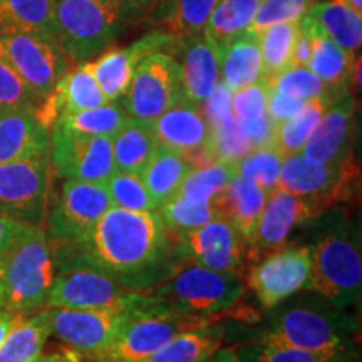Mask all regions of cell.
<instances>
[{"label":"cell","instance_id":"1","mask_svg":"<svg viewBox=\"0 0 362 362\" xmlns=\"http://www.w3.org/2000/svg\"><path fill=\"white\" fill-rule=\"evenodd\" d=\"M54 255L84 262L134 291H151L181 264L158 210L131 211L116 206L98 220L79 247Z\"/></svg>","mask_w":362,"mask_h":362},{"label":"cell","instance_id":"2","mask_svg":"<svg viewBox=\"0 0 362 362\" xmlns=\"http://www.w3.org/2000/svg\"><path fill=\"white\" fill-rule=\"evenodd\" d=\"M359 320L337 309L315 292L293 293L262 317L255 336L247 339L296 347L310 352H341L354 349Z\"/></svg>","mask_w":362,"mask_h":362},{"label":"cell","instance_id":"3","mask_svg":"<svg viewBox=\"0 0 362 362\" xmlns=\"http://www.w3.org/2000/svg\"><path fill=\"white\" fill-rule=\"evenodd\" d=\"M310 250V272L305 288L324 297L337 309L359 304L362 292V255L359 228L337 221Z\"/></svg>","mask_w":362,"mask_h":362},{"label":"cell","instance_id":"4","mask_svg":"<svg viewBox=\"0 0 362 362\" xmlns=\"http://www.w3.org/2000/svg\"><path fill=\"white\" fill-rule=\"evenodd\" d=\"M242 275L181 262L171 274L149 291L155 307L225 320L226 312L242 300Z\"/></svg>","mask_w":362,"mask_h":362},{"label":"cell","instance_id":"5","mask_svg":"<svg viewBox=\"0 0 362 362\" xmlns=\"http://www.w3.org/2000/svg\"><path fill=\"white\" fill-rule=\"evenodd\" d=\"M56 257V255H54ZM56 279L49 291L45 309H96L139 312L158 309L149 291H134L111 275L84 262L56 257Z\"/></svg>","mask_w":362,"mask_h":362},{"label":"cell","instance_id":"6","mask_svg":"<svg viewBox=\"0 0 362 362\" xmlns=\"http://www.w3.org/2000/svg\"><path fill=\"white\" fill-rule=\"evenodd\" d=\"M56 270V257L45 228L33 226L4 260L0 307L24 317L45 309Z\"/></svg>","mask_w":362,"mask_h":362},{"label":"cell","instance_id":"7","mask_svg":"<svg viewBox=\"0 0 362 362\" xmlns=\"http://www.w3.org/2000/svg\"><path fill=\"white\" fill-rule=\"evenodd\" d=\"M99 0H54L52 40L71 64L93 61L126 30Z\"/></svg>","mask_w":362,"mask_h":362},{"label":"cell","instance_id":"8","mask_svg":"<svg viewBox=\"0 0 362 362\" xmlns=\"http://www.w3.org/2000/svg\"><path fill=\"white\" fill-rule=\"evenodd\" d=\"M111 206L106 183L66 180L47 215L45 233L54 252L79 247Z\"/></svg>","mask_w":362,"mask_h":362},{"label":"cell","instance_id":"9","mask_svg":"<svg viewBox=\"0 0 362 362\" xmlns=\"http://www.w3.org/2000/svg\"><path fill=\"white\" fill-rule=\"evenodd\" d=\"M211 320L203 315L170 309L131 312L126 322L99 361L141 362L180 334L198 329Z\"/></svg>","mask_w":362,"mask_h":362},{"label":"cell","instance_id":"10","mask_svg":"<svg viewBox=\"0 0 362 362\" xmlns=\"http://www.w3.org/2000/svg\"><path fill=\"white\" fill-rule=\"evenodd\" d=\"M359 168L354 158L341 163L312 160L300 153L285 158L275 189L309 200L322 214L349 198Z\"/></svg>","mask_w":362,"mask_h":362},{"label":"cell","instance_id":"11","mask_svg":"<svg viewBox=\"0 0 362 362\" xmlns=\"http://www.w3.org/2000/svg\"><path fill=\"white\" fill-rule=\"evenodd\" d=\"M0 59L44 104L52 96L71 61L51 37L34 33H0Z\"/></svg>","mask_w":362,"mask_h":362},{"label":"cell","instance_id":"12","mask_svg":"<svg viewBox=\"0 0 362 362\" xmlns=\"http://www.w3.org/2000/svg\"><path fill=\"white\" fill-rule=\"evenodd\" d=\"M51 175L49 156L0 163V216L19 223L44 226Z\"/></svg>","mask_w":362,"mask_h":362},{"label":"cell","instance_id":"13","mask_svg":"<svg viewBox=\"0 0 362 362\" xmlns=\"http://www.w3.org/2000/svg\"><path fill=\"white\" fill-rule=\"evenodd\" d=\"M183 79L178 59L170 52H151L136 67L123 98L126 115L153 123L183 99Z\"/></svg>","mask_w":362,"mask_h":362},{"label":"cell","instance_id":"14","mask_svg":"<svg viewBox=\"0 0 362 362\" xmlns=\"http://www.w3.org/2000/svg\"><path fill=\"white\" fill-rule=\"evenodd\" d=\"M49 160L54 175L64 180L106 183L115 173L111 138L76 133L51 124V149Z\"/></svg>","mask_w":362,"mask_h":362},{"label":"cell","instance_id":"15","mask_svg":"<svg viewBox=\"0 0 362 362\" xmlns=\"http://www.w3.org/2000/svg\"><path fill=\"white\" fill-rule=\"evenodd\" d=\"M51 336L83 356L86 361H99L111 347L131 312L96 309H47Z\"/></svg>","mask_w":362,"mask_h":362},{"label":"cell","instance_id":"16","mask_svg":"<svg viewBox=\"0 0 362 362\" xmlns=\"http://www.w3.org/2000/svg\"><path fill=\"white\" fill-rule=\"evenodd\" d=\"M310 272L309 247H282L250 265L248 288L265 310L304 291Z\"/></svg>","mask_w":362,"mask_h":362},{"label":"cell","instance_id":"17","mask_svg":"<svg viewBox=\"0 0 362 362\" xmlns=\"http://www.w3.org/2000/svg\"><path fill=\"white\" fill-rule=\"evenodd\" d=\"M173 242L181 262L238 275L245 267L247 240L220 215Z\"/></svg>","mask_w":362,"mask_h":362},{"label":"cell","instance_id":"18","mask_svg":"<svg viewBox=\"0 0 362 362\" xmlns=\"http://www.w3.org/2000/svg\"><path fill=\"white\" fill-rule=\"evenodd\" d=\"M320 211L309 200L274 189L267 198L259 223L247 242V262L250 265L269 253L287 245L298 226L317 218Z\"/></svg>","mask_w":362,"mask_h":362},{"label":"cell","instance_id":"19","mask_svg":"<svg viewBox=\"0 0 362 362\" xmlns=\"http://www.w3.org/2000/svg\"><path fill=\"white\" fill-rule=\"evenodd\" d=\"M176 39L178 37L175 34L156 30V33L146 34L128 47L106 49L93 61H89L94 79L106 96L107 103H116L124 96L136 67L143 57L151 52H170V49L175 47Z\"/></svg>","mask_w":362,"mask_h":362},{"label":"cell","instance_id":"20","mask_svg":"<svg viewBox=\"0 0 362 362\" xmlns=\"http://www.w3.org/2000/svg\"><path fill=\"white\" fill-rule=\"evenodd\" d=\"M356 96L351 93L337 98L312 131L300 155L324 163H341L354 158Z\"/></svg>","mask_w":362,"mask_h":362},{"label":"cell","instance_id":"21","mask_svg":"<svg viewBox=\"0 0 362 362\" xmlns=\"http://www.w3.org/2000/svg\"><path fill=\"white\" fill-rule=\"evenodd\" d=\"M173 51L180 54L185 99L202 106L220 84V51L203 33L178 37Z\"/></svg>","mask_w":362,"mask_h":362},{"label":"cell","instance_id":"22","mask_svg":"<svg viewBox=\"0 0 362 362\" xmlns=\"http://www.w3.org/2000/svg\"><path fill=\"white\" fill-rule=\"evenodd\" d=\"M156 143L181 155L211 149V126L200 104L181 99L151 123Z\"/></svg>","mask_w":362,"mask_h":362},{"label":"cell","instance_id":"23","mask_svg":"<svg viewBox=\"0 0 362 362\" xmlns=\"http://www.w3.org/2000/svg\"><path fill=\"white\" fill-rule=\"evenodd\" d=\"M51 149V128L37 112L0 110V163L47 158Z\"/></svg>","mask_w":362,"mask_h":362},{"label":"cell","instance_id":"24","mask_svg":"<svg viewBox=\"0 0 362 362\" xmlns=\"http://www.w3.org/2000/svg\"><path fill=\"white\" fill-rule=\"evenodd\" d=\"M106 103L107 99L94 79L89 61L81 62L74 69L67 71L59 81L52 96L40 111V121L51 128L57 116L93 110Z\"/></svg>","mask_w":362,"mask_h":362},{"label":"cell","instance_id":"25","mask_svg":"<svg viewBox=\"0 0 362 362\" xmlns=\"http://www.w3.org/2000/svg\"><path fill=\"white\" fill-rule=\"evenodd\" d=\"M300 27L307 29L312 35V56L309 69L325 84L330 93L341 94L349 93L351 74L354 69L356 57L329 39L317 27L314 19L307 13L300 19Z\"/></svg>","mask_w":362,"mask_h":362},{"label":"cell","instance_id":"26","mask_svg":"<svg viewBox=\"0 0 362 362\" xmlns=\"http://www.w3.org/2000/svg\"><path fill=\"white\" fill-rule=\"evenodd\" d=\"M270 193L235 175L223 192L211 202L216 215L230 221L243 238L250 240Z\"/></svg>","mask_w":362,"mask_h":362},{"label":"cell","instance_id":"27","mask_svg":"<svg viewBox=\"0 0 362 362\" xmlns=\"http://www.w3.org/2000/svg\"><path fill=\"white\" fill-rule=\"evenodd\" d=\"M265 79L259 34L247 30L220 51V81L237 90Z\"/></svg>","mask_w":362,"mask_h":362},{"label":"cell","instance_id":"28","mask_svg":"<svg viewBox=\"0 0 362 362\" xmlns=\"http://www.w3.org/2000/svg\"><path fill=\"white\" fill-rule=\"evenodd\" d=\"M226 325L221 319L171 339L141 362H206L223 347Z\"/></svg>","mask_w":362,"mask_h":362},{"label":"cell","instance_id":"29","mask_svg":"<svg viewBox=\"0 0 362 362\" xmlns=\"http://www.w3.org/2000/svg\"><path fill=\"white\" fill-rule=\"evenodd\" d=\"M116 171L141 175L156 151L158 143L151 123L128 117L123 128L111 138Z\"/></svg>","mask_w":362,"mask_h":362},{"label":"cell","instance_id":"30","mask_svg":"<svg viewBox=\"0 0 362 362\" xmlns=\"http://www.w3.org/2000/svg\"><path fill=\"white\" fill-rule=\"evenodd\" d=\"M322 33L337 45L356 56L362 44V19L361 12L352 8L346 0H327L317 2L309 11Z\"/></svg>","mask_w":362,"mask_h":362},{"label":"cell","instance_id":"31","mask_svg":"<svg viewBox=\"0 0 362 362\" xmlns=\"http://www.w3.org/2000/svg\"><path fill=\"white\" fill-rule=\"evenodd\" d=\"M192 170L193 168L181 153L158 144L151 160L141 171L143 183L155 203L156 210L158 206L178 193L181 183Z\"/></svg>","mask_w":362,"mask_h":362},{"label":"cell","instance_id":"32","mask_svg":"<svg viewBox=\"0 0 362 362\" xmlns=\"http://www.w3.org/2000/svg\"><path fill=\"white\" fill-rule=\"evenodd\" d=\"M264 0H218L208 17L203 35L218 51L250 29Z\"/></svg>","mask_w":362,"mask_h":362},{"label":"cell","instance_id":"33","mask_svg":"<svg viewBox=\"0 0 362 362\" xmlns=\"http://www.w3.org/2000/svg\"><path fill=\"white\" fill-rule=\"evenodd\" d=\"M337 98L334 94H324V96L309 99L304 103L302 110L288 117L284 123L275 124L274 138H272V144L279 149L280 155L284 158H288L292 155L300 153L302 146H304L307 138H309L312 131L327 111V107L336 101Z\"/></svg>","mask_w":362,"mask_h":362},{"label":"cell","instance_id":"34","mask_svg":"<svg viewBox=\"0 0 362 362\" xmlns=\"http://www.w3.org/2000/svg\"><path fill=\"white\" fill-rule=\"evenodd\" d=\"M49 337L51 320L47 309L24 317L0 344V362H30L42 352Z\"/></svg>","mask_w":362,"mask_h":362},{"label":"cell","instance_id":"35","mask_svg":"<svg viewBox=\"0 0 362 362\" xmlns=\"http://www.w3.org/2000/svg\"><path fill=\"white\" fill-rule=\"evenodd\" d=\"M54 0H0V33H34L52 39Z\"/></svg>","mask_w":362,"mask_h":362},{"label":"cell","instance_id":"36","mask_svg":"<svg viewBox=\"0 0 362 362\" xmlns=\"http://www.w3.org/2000/svg\"><path fill=\"white\" fill-rule=\"evenodd\" d=\"M158 214L171 238L178 240L214 220L216 210L210 202H194L176 193L175 197L158 206Z\"/></svg>","mask_w":362,"mask_h":362},{"label":"cell","instance_id":"37","mask_svg":"<svg viewBox=\"0 0 362 362\" xmlns=\"http://www.w3.org/2000/svg\"><path fill=\"white\" fill-rule=\"evenodd\" d=\"M298 22L300 21L282 22V24L270 25L259 33L265 79L291 67L293 45H296L298 33H300Z\"/></svg>","mask_w":362,"mask_h":362},{"label":"cell","instance_id":"38","mask_svg":"<svg viewBox=\"0 0 362 362\" xmlns=\"http://www.w3.org/2000/svg\"><path fill=\"white\" fill-rule=\"evenodd\" d=\"M128 117L129 116L126 115L121 104L106 103L99 107H93V110L57 116L54 123H59L67 129L76 131V133L112 138L117 131L123 128Z\"/></svg>","mask_w":362,"mask_h":362},{"label":"cell","instance_id":"39","mask_svg":"<svg viewBox=\"0 0 362 362\" xmlns=\"http://www.w3.org/2000/svg\"><path fill=\"white\" fill-rule=\"evenodd\" d=\"M237 175V165L216 160L211 165L189 171L178 189L180 194L194 202H214Z\"/></svg>","mask_w":362,"mask_h":362},{"label":"cell","instance_id":"40","mask_svg":"<svg viewBox=\"0 0 362 362\" xmlns=\"http://www.w3.org/2000/svg\"><path fill=\"white\" fill-rule=\"evenodd\" d=\"M285 158L274 144L253 148L247 156L237 163V176L250 181L267 193H272L277 187V180L282 170Z\"/></svg>","mask_w":362,"mask_h":362},{"label":"cell","instance_id":"41","mask_svg":"<svg viewBox=\"0 0 362 362\" xmlns=\"http://www.w3.org/2000/svg\"><path fill=\"white\" fill-rule=\"evenodd\" d=\"M218 0H171L161 22L176 37L202 34Z\"/></svg>","mask_w":362,"mask_h":362},{"label":"cell","instance_id":"42","mask_svg":"<svg viewBox=\"0 0 362 362\" xmlns=\"http://www.w3.org/2000/svg\"><path fill=\"white\" fill-rule=\"evenodd\" d=\"M252 149L250 139L232 111L211 124V153L215 160L237 165Z\"/></svg>","mask_w":362,"mask_h":362},{"label":"cell","instance_id":"43","mask_svg":"<svg viewBox=\"0 0 362 362\" xmlns=\"http://www.w3.org/2000/svg\"><path fill=\"white\" fill-rule=\"evenodd\" d=\"M235 351L242 362H327L337 354V352H310L265 341L247 342L235 347Z\"/></svg>","mask_w":362,"mask_h":362},{"label":"cell","instance_id":"44","mask_svg":"<svg viewBox=\"0 0 362 362\" xmlns=\"http://www.w3.org/2000/svg\"><path fill=\"white\" fill-rule=\"evenodd\" d=\"M265 84L272 90H277L284 96L298 99V101L304 103L309 101V99L324 96V94H334L325 88V84L317 78L309 67L291 66L285 71L279 72V74L265 79ZM334 96H337V94H334Z\"/></svg>","mask_w":362,"mask_h":362},{"label":"cell","instance_id":"45","mask_svg":"<svg viewBox=\"0 0 362 362\" xmlns=\"http://www.w3.org/2000/svg\"><path fill=\"white\" fill-rule=\"evenodd\" d=\"M111 205L131 211H151L156 210L155 203L144 187L141 175L115 171L106 181Z\"/></svg>","mask_w":362,"mask_h":362},{"label":"cell","instance_id":"46","mask_svg":"<svg viewBox=\"0 0 362 362\" xmlns=\"http://www.w3.org/2000/svg\"><path fill=\"white\" fill-rule=\"evenodd\" d=\"M0 110L34 111L39 117L42 111V103L2 59H0Z\"/></svg>","mask_w":362,"mask_h":362},{"label":"cell","instance_id":"47","mask_svg":"<svg viewBox=\"0 0 362 362\" xmlns=\"http://www.w3.org/2000/svg\"><path fill=\"white\" fill-rule=\"evenodd\" d=\"M315 4L317 0H264L248 30L259 34L270 25L300 21Z\"/></svg>","mask_w":362,"mask_h":362},{"label":"cell","instance_id":"48","mask_svg":"<svg viewBox=\"0 0 362 362\" xmlns=\"http://www.w3.org/2000/svg\"><path fill=\"white\" fill-rule=\"evenodd\" d=\"M267 98H269V88L265 81H259L255 84L232 90L230 111L240 123L260 119L267 115Z\"/></svg>","mask_w":362,"mask_h":362},{"label":"cell","instance_id":"49","mask_svg":"<svg viewBox=\"0 0 362 362\" xmlns=\"http://www.w3.org/2000/svg\"><path fill=\"white\" fill-rule=\"evenodd\" d=\"M104 7L123 24H139L144 17L151 16L160 0H99Z\"/></svg>","mask_w":362,"mask_h":362},{"label":"cell","instance_id":"50","mask_svg":"<svg viewBox=\"0 0 362 362\" xmlns=\"http://www.w3.org/2000/svg\"><path fill=\"white\" fill-rule=\"evenodd\" d=\"M302 106H304V101L284 96V94L277 93V90L269 89V98H267V116L270 117L274 124L284 123L288 117L297 115V112L302 110Z\"/></svg>","mask_w":362,"mask_h":362},{"label":"cell","instance_id":"51","mask_svg":"<svg viewBox=\"0 0 362 362\" xmlns=\"http://www.w3.org/2000/svg\"><path fill=\"white\" fill-rule=\"evenodd\" d=\"M30 228H33V225L19 223V221L0 216V264H4L12 248Z\"/></svg>","mask_w":362,"mask_h":362},{"label":"cell","instance_id":"52","mask_svg":"<svg viewBox=\"0 0 362 362\" xmlns=\"http://www.w3.org/2000/svg\"><path fill=\"white\" fill-rule=\"evenodd\" d=\"M243 131L250 139L253 148L265 146V144H272V138H274L275 124L272 123L269 116L260 117V119L255 121H247V123H242Z\"/></svg>","mask_w":362,"mask_h":362},{"label":"cell","instance_id":"53","mask_svg":"<svg viewBox=\"0 0 362 362\" xmlns=\"http://www.w3.org/2000/svg\"><path fill=\"white\" fill-rule=\"evenodd\" d=\"M298 24H300V22H298ZM310 56H312V35L309 30L304 29V27H300V33H298L296 45H293L291 66L307 67L309 66Z\"/></svg>","mask_w":362,"mask_h":362},{"label":"cell","instance_id":"54","mask_svg":"<svg viewBox=\"0 0 362 362\" xmlns=\"http://www.w3.org/2000/svg\"><path fill=\"white\" fill-rule=\"evenodd\" d=\"M30 362H84L83 356H79L78 352L72 351L71 347L62 346L61 349L51 351V352H40L37 357H34Z\"/></svg>","mask_w":362,"mask_h":362},{"label":"cell","instance_id":"55","mask_svg":"<svg viewBox=\"0 0 362 362\" xmlns=\"http://www.w3.org/2000/svg\"><path fill=\"white\" fill-rule=\"evenodd\" d=\"M22 319H24V315L16 314V312L0 307V344L6 341V337L13 329V325L19 324Z\"/></svg>","mask_w":362,"mask_h":362},{"label":"cell","instance_id":"56","mask_svg":"<svg viewBox=\"0 0 362 362\" xmlns=\"http://www.w3.org/2000/svg\"><path fill=\"white\" fill-rule=\"evenodd\" d=\"M210 362H242V361H240L235 347H221V349L211 357Z\"/></svg>","mask_w":362,"mask_h":362},{"label":"cell","instance_id":"57","mask_svg":"<svg viewBox=\"0 0 362 362\" xmlns=\"http://www.w3.org/2000/svg\"><path fill=\"white\" fill-rule=\"evenodd\" d=\"M354 361H356V349H349V351L337 352V354L327 362H354Z\"/></svg>","mask_w":362,"mask_h":362},{"label":"cell","instance_id":"58","mask_svg":"<svg viewBox=\"0 0 362 362\" xmlns=\"http://www.w3.org/2000/svg\"><path fill=\"white\" fill-rule=\"evenodd\" d=\"M346 2L349 4V6L354 8V11H357V12L362 11V0H346Z\"/></svg>","mask_w":362,"mask_h":362},{"label":"cell","instance_id":"59","mask_svg":"<svg viewBox=\"0 0 362 362\" xmlns=\"http://www.w3.org/2000/svg\"><path fill=\"white\" fill-rule=\"evenodd\" d=\"M2 277H4V264H0V285H2Z\"/></svg>","mask_w":362,"mask_h":362},{"label":"cell","instance_id":"60","mask_svg":"<svg viewBox=\"0 0 362 362\" xmlns=\"http://www.w3.org/2000/svg\"><path fill=\"white\" fill-rule=\"evenodd\" d=\"M88 362H111V361H88Z\"/></svg>","mask_w":362,"mask_h":362},{"label":"cell","instance_id":"61","mask_svg":"<svg viewBox=\"0 0 362 362\" xmlns=\"http://www.w3.org/2000/svg\"><path fill=\"white\" fill-rule=\"evenodd\" d=\"M317 2H327V0H317Z\"/></svg>","mask_w":362,"mask_h":362},{"label":"cell","instance_id":"62","mask_svg":"<svg viewBox=\"0 0 362 362\" xmlns=\"http://www.w3.org/2000/svg\"><path fill=\"white\" fill-rule=\"evenodd\" d=\"M206 362H210V361H206Z\"/></svg>","mask_w":362,"mask_h":362}]
</instances>
